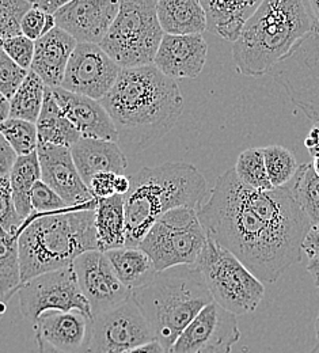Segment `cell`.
Listing matches in <instances>:
<instances>
[{
  "instance_id": "1",
  "label": "cell",
  "mask_w": 319,
  "mask_h": 353,
  "mask_svg": "<svg viewBox=\"0 0 319 353\" xmlns=\"http://www.w3.org/2000/svg\"><path fill=\"white\" fill-rule=\"evenodd\" d=\"M197 215L207 235L263 283L277 281L302 261V243L311 225L289 183L256 190L243 185L234 169L218 178Z\"/></svg>"
},
{
  "instance_id": "2",
  "label": "cell",
  "mask_w": 319,
  "mask_h": 353,
  "mask_svg": "<svg viewBox=\"0 0 319 353\" xmlns=\"http://www.w3.org/2000/svg\"><path fill=\"white\" fill-rule=\"evenodd\" d=\"M119 133V145L141 151L170 132L185 108L177 81L154 64L123 68L114 86L99 101Z\"/></svg>"
},
{
  "instance_id": "3",
  "label": "cell",
  "mask_w": 319,
  "mask_h": 353,
  "mask_svg": "<svg viewBox=\"0 0 319 353\" xmlns=\"http://www.w3.org/2000/svg\"><path fill=\"white\" fill-rule=\"evenodd\" d=\"M130 178L131 188L124 194L127 248H138L166 212L181 207L198 210L208 196L207 179L196 166L185 162L143 168Z\"/></svg>"
},
{
  "instance_id": "4",
  "label": "cell",
  "mask_w": 319,
  "mask_h": 353,
  "mask_svg": "<svg viewBox=\"0 0 319 353\" xmlns=\"http://www.w3.org/2000/svg\"><path fill=\"white\" fill-rule=\"evenodd\" d=\"M95 208L96 201L50 214L32 212L22 223L18 238L22 283L72 265L86 252L98 250Z\"/></svg>"
},
{
  "instance_id": "5",
  "label": "cell",
  "mask_w": 319,
  "mask_h": 353,
  "mask_svg": "<svg viewBox=\"0 0 319 353\" xmlns=\"http://www.w3.org/2000/svg\"><path fill=\"white\" fill-rule=\"evenodd\" d=\"M314 30L305 0H263L232 44L236 72L250 78L269 74L295 45Z\"/></svg>"
},
{
  "instance_id": "6",
  "label": "cell",
  "mask_w": 319,
  "mask_h": 353,
  "mask_svg": "<svg viewBox=\"0 0 319 353\" xmlns=\"http://www.w3.org/2000/svg\"><path fill=\"white\" fill-rule=\"evenodd\" d=\"M155 340L170 353L178 336L207 305L214 302L196 265H178L162 272L131 294Z\"/></svg>"
},
{
  "instance_id": "7",
  "label": "cell",
  "mask_w": 319,
  "mask_h": 353,
  "mask_svg": "<svg viewBox=\"0 0 319 353\" xmlns=\"http://www.w3.org/2000/svg\"><path fill=\"white\" fill-rule=\"evenodd\" d=\"M165 33L155 0H120L119 14L99 46L121 68L154 64Z\"/></svg>"
},
{
  "instance_id": "8",
  "label": "cell",
  "mask_w": 319,
  "mask_h": 353,
  "mask_svg": "<svg viewBox=\"0 0 319 353\" xmlns=\"http://www.w3.org/2000/svg\"><path fill=\"white\" fill-rule=\"evenodd\" d=\"M214 302L235 315L254 312L265 295V285L231 252L208 236L197 263Z\"/></svg>"
},
{
  "instance_id": "9",
  "label": "cell",
  "mask_w": 319,
  "mask_h": 353,
  "mask_svg": "<svg viewBox=\"0 0 319 353\" xmlns=\"http://www.w3.org/2000/svg\"><path fill=\"white\" fill-rule=\"evenodd\" d=\"M208 235L200 223L197 210L176 208L161 216L150 228L138 248L144 250L158 272L196 265Z\"/></svg>"
},
{
  "instance_id": "10",
  "label": "cell",
  "mask_w": 319,
  "mask_h": 353,
  "mask_svg": "<svg viewBox=\"0 0 319 353\" xmlns=\"http://www.w3.org/2000/svg\"><path fill=\"white\" fill-rule=\"evenodd\" d=\"M305 116L319 123V33H310L269 72Z\"/></svg>"
},
{
  "instance_id": "11",
  "label": "cell",
  "mask_w": 319,
  "mask_h": 353,
  "mask_svg": "<svg viewBox=\"0 0 319 353\" xmlns=\"http://www.w3.org/2000/svg\"><path fill=\"white\" fill-rule=\"evenodd\" d=\"M17 296L21 314L33 325L46 311L79 310L92 316L74 265L46 272L22 283Z\"/></svg>"
},
{
  "instance_id": "12",
  "label": "cell",
  "mask_w": 319,
  "mask_h": 353,
  "mask_svg": "<svg viewBox=\"0 0 319 353\" xmlns=\"http://www.w3.org/2000/svg\"><path fill=\"white\" fill-rule=\"evenodd\" d=\"M155 340V336L132 296L117 306L92 316L89 353H124Z\"/></svg>"
},
{
  "instance_id": "13",
  "label": "cell",
  "mask_w": 319,
  "mask_h": 353,
  "mask_svg": "<svg viewBox=\"0 0 319 353\" xmlns=\"http://www.w3.org/2000/svg\"><path fill=\"white\" fill-rule=\"evenodd\" d=\"M239 339L236 315L211 302L185 327L170 353H229Z\"/></svg>"
},
{
  "instance_id": "14",
  "label": "cell",
  "mask_w": 319,
  "mask_h": 353,
  "mask_svg": "<svg viewBox=\"0 0 319 353\" xmlns=\"http://www.w3.org/2000/svg\"><path fill=\"white\" fill-rule=\"evenodd\" d=\"M121 70L99 45L79 43L65 68L61 88L101 101L114 86Z\"/></svg>"
},
{
  "instance_id": "15",
  "label": "cell",
  "mask_w": 319,
  "mask_h": 353,
  "mask_svg": "<svg viewBox=\"0 0 319 353\" xmlns=\"http://www.w3.org/2000/svg\"><path fill=\"white\" fill-rule=\"evenodd\" d=\"M72 265L92 316L116 309L131 298L132 291L120 281L105 253L99 250L86 252Z\"/></svg>"
},
{
  "instance_id": "16",
  "label": "cell",
  "mask_w": 319,
  "mask_h": 353,
  "mask_svg": "<svg viewBox=\"0 0 319 353\" xmlns=\"http://www.w3.org/2000/svg\"><path fill=\"white\" fill-rule=\"evenodd\" d=\"M39 353H89L92 316L79 311H46L34 323Z\"/></svg>"
},
{
  "instance_id": "17",
  "label": "cell",
  "mask_w": 319,
  "mask_h": 353,
  "mask_svg": "<svg viewBox=\"0 0 319 353\" xmlns=\"http://www.w3.org/2000/svg\"><path fill=\"white\" fill-rule=\"evenodd\" d=\"M37 157L41 181L52 188L68 207H82L96 201L76 169L71 148L39 143Z\"/></svg>"
},
{
  "instance_id": "18",
  "label": "cell",
  "mask_w": 319,
  "mask_h": 353,
  "mask_svg": "<svg viewBox=\"0 0 319 353\" xmlns=\"http://www.w3.org/2000/svg\"><path fill=\"white\" fill-rule=\"evenodd\" d=\"M120 10V0H72L54 12L56 26L76 43L101 44Z\"/></svg>"
},
{
  "instance_id": "19",
  "label": "cell",
  "mask_w": 319,
  "mask_h": 353,
  "mask_svg": "<svg viewBox=\"0 0 319 353\" xmlns=\"http://www.w3.org/2000/svg\"><path fill=\"white\" fill-rule=\"evenodd\" d=\"M207 56L208 44L203 34H165L154 59V65L174 81L196 79L204 70Z\"/></svg>"
},
{
  "instance_id": "20",
  "label": "cell",
  "mask_w": 319,
  "mask_h": 353,
  "mask_svg": "<svg viewBox=\"0 0 319 353\" xmlns=\"http://www.w3.org/2000/svg\"><path fill=\"white\" fill-rule=\"evenodd\" d=\"M50 90L59 106L82 137L119 143L114 123L99 101L61 88Z\"/></svg>"
},
{
  "instance_id": "21",
  "label": "cell",
  "mask_w": 319,
  "mask_h": 353,
  "mask_svg": "<svg viewBox=\"0 0 319 353\" xmlns=\"http://www.w3.org/2000/svg\"><path fill=\"white\" fill-rule=\"evenodd\" d=\"M71 154L76 169L89 186L92 176L98 173L125 174L128 168L127 155L119 143L99 139L81 137L72 147Z\"/></svg>"
},
{
  "instance_id": "22",
  "label": "cell",
  "mask_w": 319,
  "mask_h": 353,
  "mask_svg": "<svg viewBox=\"0 0 319 353\" xmlns=\"http://www.w3.org/2000/svg\"><path fill=\"white\" fill-rule=\"evenodd\" d=\"M76 45L74 37L56 26L36 41L30 71L41 78L46 88H61L65 68Z\"/></svg>"
},
{
  "instance_id": "23",
  "label": "cell",
  "mask_w": 319,
  "mask_h": 353,
  "mask_svg": "<svg viewBox=\"0 0 319 353\" xmlns=\"http://www.w3.org/2000/svg\"><path fill=\"white\" fill-rule=\"evenodd\" d=\"M200 3L207 14L208 30L235 43L263 0H200Z\"/></svg>"
},
{
  "instance_id": "24",
  "label": "cell",
  "mask_w": 319,
  "mask_h": 353,
  "mask_svg": "<svg viewBox=\"0 0 319 353\" xmlns=\"http://www.w3.org/2000/svg\"><path fill=\"white\" fill-rule=\"evenodd\" d=\"M156 14L165 34L196 36L208 30L200 0H158Z\"/></svg>"
},
{
  "instance_id": "25",
  "label": "cell",
  "mask_w": 319,
  "mask_h": 353,
  "mask_svg": "<svg viewBox=\"0 0 319 353\" xmlns=\"http://www.w3.org/2000/svg\"><path fill=\"white\" fill-rule=\"evenodd\" d=\"M94 227L99 252L106 253L113 249L125 248L124 196L114 194L107 199L96 200Z\"/></svg>"
},
{
  "instance_id": "26",
  "label": "cell",
  "mask_w": 319,
  "mask_h": 353,
  "mask_svg": "<svg viewBox=\"0 0 319 353\" xmlns=\"http://www.w3.org/2000/svg\"><path fill=\"white\" fill-rule=\"evenodd\" d=\"M36 127L39 143L41 144L71 148L82 137L72 123L67 119L49 88H46L43 109Z\"/></svg>"
},
{
  "instance_id": "27",
  "label": "cell",
  "mask_w": 319,
  "mask_h": 353,
  "mask_svg": "<svg viewBox=\"0 0 319 353\" xmlns=\"http://www.w3.org/2000/svg\"><path fill=\"white\" fill-rule=\"evenodd\" d=\"M120 281L131 291L148 284L158 273L150 256L140 248H120L105 253Z\"/></svg>"
},
{
  "instance_id": "28",
  "label": "cell",
  "mask_w": 319,
  "mask_h": 353,
  "mask_svg": "<svg viewBox=\"0 0 319 353\" xmlns=\"http://www.w3.org/2000/svg\"><path fill=\"white\" fill-rule=\"evenodd\" d=\"M8 178L15 210L22 221H25L33 212L30 201L33 186L41 179L37 151L29 155L18 157Z\"/></svg>"
},
{
  "instance_id": "29",
  "label": "cell",
  "mask_w": 319,
  "mask_h": 353,
  "mask_svg": "<svg viewBox=\"0 0 319 353\" xmlns=\"http://www.w3.org/2000/svg\"><path fill=\"white\" fill-rule=\"evenodd\" d=\"M45 90L41 78L29 71L22 85L10 99V117L36 124L43 109Z\"/></svg>"
},
{
  "instance_id": "30",
  "label": "cell",
  "mask_w": 319,
  "mask_h": 353,
  "mask_svg": "<svg viewBox=\"0 0 319 353\" xmlns=\"http://www.w3.org/2000/svg\"><path fill=\"white\" fill-rule=\"evenodd\" d=\"M18 238L19 234L0 235V296L3 302L15 295L22 284Z\"/></svg>"
},
{
  "instance_id": "31",
  "label": "cell",
  "mask_w": 319,
  "mask_h": 353,
  "mask_svg": "<svg viewBox=\"0 0 319 353\" xmlns=\"http://www.w3.org/2000/svg\"><path fill=\"white\" fill-rule=\"evenodd\" d=\"M292 194L311 224H319V176L311 163H303L289 182Z\"/></svg>"
},
{
  "instance_id": "32",
  "label": "cell",
  "mask_w": 319,
  "mask_h": 353,
  "mask_svg": "<svg viewBox=\"0 0 319 353\" xmlns=\"http://www.w3.org/2000/svg\"><path fill=\"white\" fill-rule=\"evenodd\" d=\"M234 172L238 179L256 190L274 189L268 178L263 148H247L242 151L236 159Z\"/></svg>"
},
{
  "instance_id": "33",
  "label": "cell",
  "mask_w": 319,
  "mask_h": 353,
  "mask_svg": "<svg viewBox=\"0 0 319 353\" xmlns=\"http://www.w3.org/2000/svg\"><path fill=\"white\" fill-rule=\"evenodd\" d=\"M268 178L276 188L287 186L299 170V163L292 151L282 145H268L263 148Z\"/></svg>"
},
{
  "instance_id": "34",
  "label": "cell",
  "mask_w": 319,
  "mask_h": 353,
  "mask_svg": "<svg viewBox=\"0 0 319 353\" xmlns=\"http://www.w3.org/2000/svg\"><path fill=\"white\" fill-rule=\"evenodd\" d=\"M0 133L18 157L29 155L37 151L39 134L37 127L33 123L10 117L0 124Z\"/></svg>"
},
{
  "instance_id": "35",
  "label": "cell",
  "mask_w": 319,
  "mask_h": 353,
  "mask_svg": "<svg viewBox=\"0 0 319 353\" xmlns=\"http://www.w3.org/2000/svg\"><path fill=\"white\" fill-rule=\"evenodd\" d=\"M32 7L29 0H0V48L8 39L22 34V19Z\"/></svg>"
},
{
  "instance_id": "36",
  "label": "cell",
  "mask_w": 319,
  "mask_h": 353,
  "mask_svg": "<svg viewBox=\"0 0 319 353\" xmlns=\"http://www.w3.org/2000/svg\"><path fill=\"white\" fill-rule=\"evenodd\" d=\"M22 223L23 221L18 215L14 205L10 178L1 176L0 178V235L19 234V228Z\"/></svg>"
},
{
  "instance_id": "37",
  "label": "cell",
  "mask_w": 319,
  "mask_h": 353,
  "mask_svg": "<svg viewBox=\"0 0 319 353\" xmlns=\"http://www.w3.org/2000/svg\"><path fill=\"white\" fill-rule=\"evenodd\" d=\"M56 28V19L53 14H49L43 8L33 6L23 17L21 23V32L25 37L34 43L44 37L50 30Z\"/></svg>"
},
{
  "instance_id": "38",
  "label": "cell",
  "mask_w": 319,
  "mask_h": 353,
  "mask_svg": "<svg viewBox=\"0 0 319 353\" xmlns=\"http://www.w3.org/2000/svg\"><path fill=\"white\" fill-rule=\"evenodd\" d=\"M28 70L19 67L0 48V92L3 95L11 99V97L15 94V91L28 77Z\"/></svg>"
},
{
  "instance_id": "39",
  "label": "cell",
  "mask_w": 319,
  "mask_h": 353,
  "mask_svg": "<svg viewBox=\"0 0 319 353\" xmlns=\"http://www.w3.org/2000/svg\"><path fill=\"white\" fill-rule=\"evenodd\" d=\"M32 210L37 214H50L57 211H64L72 207H68L65 201L41 179L36 182L32 190Z\"/></svg>"
},
{
  "instance_id": "40",
  "label": "cell",
  "mask_w": 319,
  "mask_h": 353,
  "mask_svg": "<svg viewBox=\"0 0 319 353\" xmlns=\"http://www.w3.org/2000/svg\"><path fill=\"white\" fill-rule=\"evenodd\" d=\"M36 43L23 34L8 39L1 45V49L7 53V56L14 60L19 67L30 71L33 57H34Z\"/></svg>"
},
{
  "instance_id": "41",
  "label": "cell",
  "mask_w": 319,
  "mask_h": 353,
  "mask_svg": "<svg viewBox=\"0 0 319 353\" xmlns=\"http://www.w3.org/2000/svg\"><path fill=\"white\" fill-rule=\"evenodd\" d=\"M117 174L113 173H98L92 176L89 182V189L92 190V196L98 199H107L116 194L114 190V179Z\"/></svg>"
},
{
  "instance_id": "42",
  "label": "cell",
  "mask_w": 319,
  "mask_h": 353,
  "mask_svg": "<svg viewBox=\"0 0 319 353\" xmlns=\"http://www.w3.org/2000/svg\"><path fill=\"white\" fill-rule=\"evenodd\" d=\"M17 158L18 155L11 148L4 136L0 133V178L10 176Z\"/></svg>"
},
{
  "instance_id": "43",
  "label": "cell",
  "mask_w": 319,
  "mask_h": 353,
  "mask_svg": "<svg viewBox=\"0 0 319 353\" xmlns=\"http://www.w3.org/2000/svg\"><path fill=\"white\" fill-rule=\"evenodd\" d=\"M302 252L310 259L319 257V224H311L302 243Z\"/></svg>"
},
{
  "instance_id": "44",
  "label": "cell",
  "mask_w": 319,
  "mask_h": 353,
  "mask_svg": "<svg viewBox=\"0 0 319 353\" xmlns=\"http://www.w3.org/2000/svg\"><path fill=\"white\" fill-rule=\"evenodd\" d=\"M70 1H72V0H33L32 3H33V6L43 8L46 12L54 15L56 11H59L61 7H64Z\"/></svg>"
},
{
  "instance_id": "45",
  "label": "cell",
  "mask_w": 319,
  "mask_h": 353,
  "mask_svg": "<svg viewBox=\"0 0 319 353\" xmlns=\"http://www.w3.org/2000/svg\"><path fill=\"white\" fill-rule=\"evenodd\" d=\"M305 145L313 157L319 154V123H317V125L313 127L311 131L306 136Z\"/></svg>"
},
{
  "instance_id": "46",
  "label": "cell",
  "mask_w": 319,
  "mask_h": 353,
  "mask_svg": "<svg viewBox=\"0 0 319 353\" xmlns=\"http://www.w3.org/2000/svg\"><path fill=\"white\" fill-rule=\"evenodd\" d=\"M124 353H169L165 348H163V345L159 343V341H156V340H154V341H151V343H147V344H144V345H140V347H136V348H134V350H131V351H127V352Z\"/></svg>"
},
{
  "instance_id": "47",
  "label": "cell",
  "mask_w": 319,
  "mask_h": 353,
  "mask_svg": "<svg viewBox=\"0 0 319 353\" xmlns=\"http://www.w3.org/2000/svg\"><path fill=\"white\" fill-rule=\"evenodd\" d=\"M131 188V178L125 174H119L116 176L114 179V190H116V194H127L128 190Z\"/></svg>"
},
{
  "instance_id": "48",
  "label": "cell",
  "mask_w": 319,
  "mask_h": 353,
  "mask_svg": "<svg viewBox=\"0 0 319 353\" xmlns=\"http://www.w3.org/2000/svg\"><path fill=\"white\" fill-rule=\"evenodd\" d=\"M307 7H309V11L313 17V21H314V28H316V33H319V0H305Z\"/></svg>"
},
{
  "instance_id": "49",
  "label": "cell",
  "mask_w": 319,
  "mask_h": 353,
  "mask_svg": "<svg viewBox=\"0 0 319 353\" xmlns=\"http://www.w3.org/2000/svg\"><path fill=\"white\" fill-rule=\"evenodd\" d=\"M10 119V99L0 92V124Z\"/></svg>"
},
{
  "instance_id": "50",
  "label": "cell",
  "mask_w": 319,
  "mask_h": 353,
  "mask_svg": "<svg viewBox=\"0 0 319 353\" xmlns=\"http://www.w3.org/2000/svg\"><path fill=\"white\" fill-rule=\"evenodd\" d=\"M307 272L311 274L314 284L319 288V257L318 259H313L309 261L307 265Z\"/></svg>"
},
{
  "instance_id": "51",
  "label": "cell",
  "mask_w": 319,
  "mask_h": 353,
  "mask_svg": "<svg viewBox=\"0 0 319 353\" xmlns=\"http://www.w3.org/2000/svg\"><path fill=\"white\" fill-rule=\"evenodd\" d=\"M313 158H314V159H313V163H311V165H313V169H314V172L319 176V154L314 155Z\"/></svg>"
},
{
  "instance_id": "52",
  "label": "cell",
  "mask_w": 319,
  "mask_h": 353,
  "mask_svg": "<svg viewBox=\"0 0 319 353\" xmlns=\"http://www.w3.org/2000/svg\"><path fill=\"white\" fill-rule=\"evenodd\" d=\"M316 334H317V339H318L319 341V312L318 315H317V321H316Z\"/></svg>"
},
{
  "instance_id": "53",
  "label": "cell",
  "mask_w": 319,
  "mask_h": 353,
  "mask_svg": "<svg viewBox=\"0 0 319 353\" xmlns=\"http://www.w3.org/2000/svg\"><path fill=\"white\" fill-rule=\"evenodd\" d=\"M4 310H6V306H4V302H3V303H0V319H1V315H3Z\"/></svg>"
},
{
  "instance_id": "54",
  "label": "cell",
  "mask_w": 319,
  "mask_h": 353,
  "mask_svg": "<svg viewBox=\"0 0 319 353\" xmlns=\"http://www.w3.org/2000/svg\"><path fill=\"white\" fill-rule=\"evenodd\" d=\"M309 353H319V343L318 344H317V345H316V347H314V348H313V350H311V351H310V352Z\"/></svg>"
},
{
  "instance_id": "55",
  "label": "cell",
  "mask_w": 319,
  "mask_h": 353,
  "mask_svg": "<svg viewBox=\"0 0 319 353\" xmlns=\"http://www.w3.org/2000/svg\"><path fill=\"white\" fill-rule=\"evenodd\" d=\"M0 303H3V301H1V296H0Z\"/></svg>"
},
{
  "instance_id": "56",
  "label": "cell",
  "mask_w": 319,
  "mask_h": 353,
  "mask_svg": "<svg viewBox=\"0 0 319 353\" xmlns=\"http://www.w3.org/2000/svg\"><path fill=\"white\" fill-rule=\"evenodd\" d=\"M29 1H33V0H29Z\"/></svg>"
},
{
  "instance_id": "57",
  "label": "cell",
  "mask_w": 319,
  "mask_h": 353,
  "mask_svg": "<svg viewBox=\"0 0 319 353\" xmlns=\"http://www.w3.org/2000/svg\"><path fill=\"white\" fill-rule=\"evenodd\" d=\"M155 1H158V0H155Z\"/></svg>"
}]
</instances>
